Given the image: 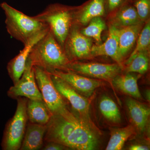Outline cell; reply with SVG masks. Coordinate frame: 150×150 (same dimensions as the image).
Listing matches in <instances>:
<instances>
[{
  "mask_svg": "<svg viewBox=\"0 0 150 150\" xmlns=\"http://www.w3.org/2000/svg\"><path fill=\"white\" fill-rule=\"evenodd\" d=\"M47 125L29 123L27 124L20 150H37L42 149Z\"/></svg>",
  "mask_w": 150,
  "mask_h": 150,
  "instance_id": "5bb4252c",
  "label": "cell"
},
{
  "mask_svg": "<svg viewBox=\"0 0 150 150\" xmlns=\"http://www.w3.org/2000/svg\"><path fill=\"white\" fill-rule=\"evenodd\" d=\"M67 147L64 145L55 143V142H47L46 144L43 146L42 150H61L67 149Z\"/></svg>",
  "mask_w": 150,
  "mask_h": 150,
  "instance_id": "83f0119b",
  "label": "cell"
},
{
  "mask_svg": "<svg viewBox=\"0 0 150 150\" xmlns=\"http://www.w3.org/2000/svg\"><path fill=\"white\" fill-rule=\"evenodd\" d=\"M121 71L120 65L116 64L84 63L76 61L70 63L67 70L108 81H112Z\"/></svg>",
  "mask_w": 150,
  "mask_h": 150,
  "instance_id": "ba28073f",
  "label": "cell"
},
{
  "mask_svg": "<svg viewBox=\"0 0 150 150\" xmlns=\"http://www.w3.org/2000/svg\"><path fill=\"white\" fill-rule=\"evenodd\" d=\"M17 105L13 117L6 124L2 140L4 150H18L21 147L27 127L28 118L27 113L28 99L20 97L16 99Z\"/></svg>",
  "mask_w": 150,
  "mask_h": 150,
  "instance_id": "8992f818",
  "label": "cell"
},
{
  "mask_svg": "<svg viewBox=\"0 0 150 150\" xmlns=\"http://www.w3.org/2000/svg\"><path fill=\"white\" fill-rule=\"evenodd\" d=\"M71 11V9L67 7L52 4L34 16L35 18L48 26L63 48L72 27Z\"/></svg>",
  "mask_w": 150,
  "mask_h": 150,
  "instance_id": "277c9868",
  "label": "cell"
},
{
  "mask_svg": "<svg viewBox=\"0 0 150 150\" xmlns=\"http://www.w3.org/2000/svg\"><path fill=\"white\" fill-rule=\"evenodd\" d=\"M133 4L141 21L147 18L150 13V0H134Z\"/></svg>",
  "mask_w": 150,
  "mask_h": 150,
  "instance_id": "484cf974",
  "label": "cell"
},
{
  "mask_svg": "<svg viewBox=\"0 0 150 150\" xmlns=\"http://www.w3.org/2000/svg\"><path fill=\"white\" fill-rule=\"evenodd\" d=\"M89 22L88 26L81 30L80 32L85 36L93 38L97 44H101V34L106 28L105 23L100 17L93 18Z\"/></svg>",
  "mask_w": 150,
  "mask_h": 150,
  "instance_id": "603a6c76",
  "label": "cell"
},
{
  "mask_svg": "<svg viewBox=\"0 0 150 150\" xmlns=\"http://www.w3.org/2000/svg\"><path fill=\"white\" fill-rule=\"evenodd\" d=\"M1 7L6 16L7 31L12 37L21 42L23 45L49 28L46 24L39 21L34 16H29L3 2Z\"/></svg>",
  "mask_w": 150,
  "mask_h": 150,
  "instance_id": "3957f363",
  "label": "cell"
},
{
  "mask_svg": "<svg viewBox=\"0 0 150 150\" xmlns=\"http://www.w3.org/2000/svg\"><path fill=\"white\" fill-rule=\"evenodd\" d=\"M91 39L83 35L76 27H72L67 37L63 48L67 56L73 60L83 59L91 56Z\"/></svg>",
  "mask_w": 150,
  "mask_h": 150,
  "instance_id": "30bf717a",
  "label": "cell"
},
{
  "mask_svg": "<svg viewBox=\"0 0 150 150\" xmlns=\"http://www.w3.org/2000/svg\"><path fill=\"white\" fill-rule=\"evenodd\" d=\"M127 2V0H105V4L110 11L115 10Z\"/></svg>",
  "mask_w": 150,
  "mask_h": 150,
  "instance_id": "4316f807",
  "label": "cell"
},
{
  "mask_svg": "<svg viewBox=\"0 0 150 150\" xmlns=\"http://www.w3.org/2000/svg\"><path fill=\"white\" fill-rule=\"evenodd\" d=\"M146 98L147 99L148 101H150V91H146Z\"/></svg>",
  "mask_w": 150,
  "mask_h": 150,
  "instance_id": "f546056e",
  "label": "cell"
},
{
  "mask_svg": "<svg viewBox=\"0 0 150 150\" xmlns=\"http://www.w3.org/2000/svg\"><path fill=\"white\" fill-rule=\"evenodd\" d=\"M44 142H55L69 149L93 150L97 146L98 139L88 123L73 114L66 118L52 115L47 124Z\"/></svg>",
  "mask_w": 150,
  "mask_h": 150,
  "instance_id": "6da1fadb",
  "label": "cell"
},
{
  "mask_svg": "<svg viewBox=\"0 0 150 150\" xmlns=\"http://www.w3.org/2000/svg\"><path fill=\"white\" fill-rule=\"evenodd\" d=\"M47 32L39 34L24 45L23 49L8 62L7 66V70L13 85L16 84L18 82L23 74L25 69L26 62L33 47Z\"/></svg>",
  "mask_w": 150,
  "mask_h": 150,
  "instance_id": "7c38bea8",
  "label": "cell"
},
{
  "mask_svg": "<svg viewBox=\"0 0 150 150\" xmlns=\"http://www.w3.org/2000/svg\"><path fill=\"white\" fill-rule=\"evenodd\" d=\"M51 75L52 81L56 89L65 100L71 105L76 112L75 114L84 120L89 119L88 100L71 86L56 76ZM78 116V115H77Z\"/></svg>",
  "mask_w": 150,
  "mask_h": 150,
  "instance_id": "9c48e42d",
  "label": "cell"
},
{
  "mask_svg": "<svg viewBox=\"0 0 150 150\" xmlns=\"http://www.w3.org/2000/svg\"><path fill=\"white\" fill-rule=\"evenodd\" d=\"M139 77L132 74L116 76L112 80V83L116 88L125 93L137 98H142L138 81Z\"/></svg>",
  "mask_w": 150,
  "mask_h": 150,
  "instance_id": "ac0fdd59",
  "label": "cell"
},
{
  "mask_svg": "<svg viewBox=\"0 0 150 150\" xmlns=\"http://www.w3.org/2000/svg\"><path fill=\"white\" fill-rule=\"evenodd\" d=\"M150 43V22L149 21L148 22L144 28L141 30L137 39V45L129 59L126 61V64L138 53L142 51H147V49L149 46Z\"/></svg>",
  "mask_w": 150,
  "mask_h": 150,
  "instance_id": "d4e9b609",
  "label": "cell"
},
{
  "mask_svg": "<svg viewBox=\"0 0 150 150\" xmlns=\"http://www.w3.org/2000/svg\"><path fill=\"white\" fill-rule=\"evenodd\" d=\"M48 72L65 81L79 93L87 97L91 96L97 88L103 85V83L100 80L85 77L70 71L53 70Z\"/></svg>",
  "mask_w": 150,
  "mask_h": 150,
  "instance_id": "8fae6325",
  "label": "cell"
},
{
  "mask_svg": "<svg viewBox=\"0 0 150 150\" xmlns=\"http://www.w3.org/2000/svg\"><path fill=\"white\" fill-rule=\"evenodd\" d=\"M142 23L119 29L118 45L119 52L123 58L134 46L141 30Z\"/></svg>",
  "mask_w": 150,
  "mask_h": 150,
  "instance_id": "2e32d148",
  "label": "cell"
},
{
  "mask_svg": "<svg viewBox=\"0 0 150 150\" xmlns=\"http://www.w3.org/2000/svg\"><path fill=\"white\" fill-rule=\"evenodd\" d=\"M34 67L35 80L44 103L51 115L68 117L73 113L68 108L67 103L54 86L51 74L37 66Z\"/></svg>",
  "mask_w": 150,
  "mask_h": 150,
  "instance_id": "5b68a950",
  "label": "cell"
},
{
  "mask_svg": "<svg viewBox=\"0 0 150 150\" xmlns=\"http://www.w3.org/2000/svg\"><path fill=\"white\" fill-rule=\"evenodd\" d=\"M126 105L134 125L140 131H144L150 115L149 108L137 100L130 98L126 100Z\"/></svg>",
  "mask_w": 150,
  "mask_h": 150,
  "instance_id": "e0dca14e",
  "label": "cell"
},
{
  "mask_svg": "<svg viewBox=\"0 0 150 150\" xmlns=\"http://www.w3.org/2000/svg\"><path fill=\"white\" fill-rule=\"evenodd\" d=\"M134 127L129 125L122 128L113 129L106 150H120L123 148L125 142L134 134Z\"/></svg>",
  "mask_w": 150,
  "mask_h": 150,
  "instance_id": "ffe728a7",
  "label": "cell"
},
{
  "mask_svg": "<svg viewBox=\"0 0 150 150\" xmlns=\"http://www.w3.org/2000/svg\"><path fill=\"white\" fill-rule=\"evenodd\" d=\"M100 112L105 118L114 123L121 122V115L117 105L109 97L104 96L99 103Z\"/></svg>",
  "mask_w": 150,
  "mask_h": 150,
  "instance_id": "7402d4cb",
  "label": "cell"
},
{
  "mask_svg": "<svg viewBox=\"0 0 150 150\" xmlns=\"http://www.w3.org/2000/svg\"><path fill=\"white\" fill-rule=\"evenodd\" d=\"M105 6V0H91L81 11L77 17L78 21L84 25L93 18L102 16Z\"/></svg>",
  "mask_w": 150,
  "mask_h": 150,
  "instance_id": "d6986e66",
  "label": "cell"
},
{
  "mask_svg": "<svg viewBox=\"0 0 150 150\" xmlns=\"http://www.w3.org/2000/svg\"><path fill=\"white\" fill-rule=\"evenodd\" d=\"M27 113L29 123L46 125L52 115L44 101L28 99Z\"/></svg>",
  "mask_w": 150,
  "mask_h": 150,
  "instance_id": "9a60e30c",
  "label": "cell"
},
{
  "mask_svg": "<svg viewBox=\"0 0 150 150\" xmlns=\"http://www.w3.org/2000/svg\"><path fill=\"white\" fill-rule=\"evenodd\" d=\"M118 32L119 29L118 28L114 25L110 26L108 37L105 42L93 45L92 47L91 56H109L118 64H121L123 58L119 52Z\"/></svg>",
  "mask_w": 150,
  "mask_h": 150,
  "instance_id": "4fadbf2b",
  "label": "cell"
},
{
  "mask_svg": "<svg viewBox=\"0 0 150 150\" xmlns=\"http://www.w3.org/2000/svg\"><path fill=\"white\" fill-rule=\"evenodd\" d=\"M130 150H148L149 148L145 145L140 144H134L131 145L129 148Z\"/></svg>",
  "mask_w": 150,
  "mask_h": 150,
  "instance_id": "f1b7e54d",
  "label": "cell"
},
{
  "mask_svg": "<svg viewBox=\"0 0 150 150\" xmlns=\"http://www.w3.org/2000/svg\"><path fill=\"white\" fill-rule=\"evenodd\" d=\"M116 13L115 20L117 25L125 27L142 23L134 6L126 3Z\"/></svg>",
  "mask_w": 150,
  "mask_h": 150,
  "instance_id": "44dd1931",
  "label": "cell"
},
{
  "mask_svg": "<svg viewBox=\"0 0 150 150\" xmlns=\"http://www.w3.org/2000/svg\"><path fill=\"white\" fill-rule=\"evenodd\" d=\"M127 72L145 74L149 67V59L147 51H142L134 56L127 64Z\"/></svg>",
  "mask_w": 150,
  "mask_h": 150,
  "instance_id": "cb8c5ba5",
  "label": "cell"
},
{
  "mask_svg": "<svg viewBox=\"0 0 150 150\" xmlns=\"http://www.w3.org/2000/svg\"><path fill=\"white\" fill-rule=\"evenodd\" d=\"M7 95L13 99L23 97L28 99L43 101L35 80L34 67L28 58L21 77L9 89Z\"/></svg>",
  "mask_w": 150,
  "mask_h": 150,
  "instance_id": "52a82bcc",
  "label": "cell"
},
{
  "mask_svg": "<svg viewBox=\"0 0 150 150\" xmlns=\"http://www.w3.org/2000/svg\"><path fill=\"white\" fill-rule=\"evenodd\" d=\"M28 59L33 66L47 71H67L71 62L50 30L33 47Z\"/></svg>",
  "mask_w": 150,
  "mask_h": 150,
  "instance_id": "7a4b0ae2",
  "label": "cell"
}]
</instances>
